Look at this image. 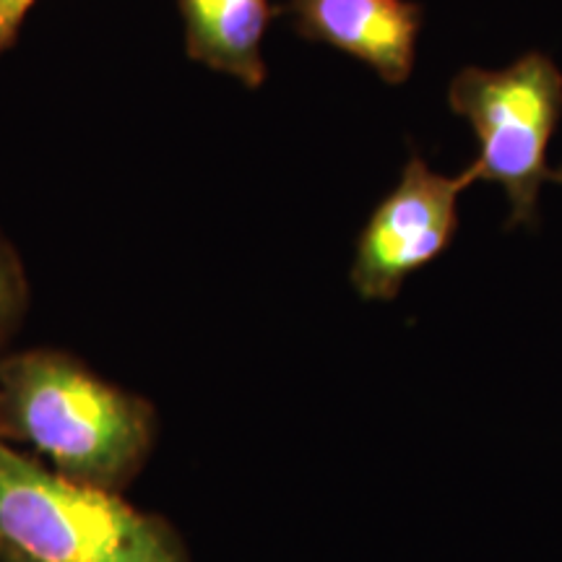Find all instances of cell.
I'll return each mask as SVG.
<instances>
[{"label":"cell","mask_w":562,"mask_h":562,"mask_svg":"<svg viewBox=\"0 0 562 562\" xmlns=\"http://www.w3.org/2000/svg\"><path fill=\"white\" fill-rule=\"evenodd\" d=\"M0 425L50 459L55 474L112 492L149 451L154 414L66 355L26 351L0 362Z\"/></svg>","instance_id":"6da1fadb"},{"label":"cell","mask_w":562,"mask_h":562,"mask_svg":"<svg viewBox=\"0 0 562 562\" xmlns=\"http://www.w3.org/2000/svg\"><path fill=\"white\" fill-rule=\"evenodd\" d=\"M0 547L32 562H188L180 539L110 490L70 482L0 440Z\"/></svg>","instance_id":"7a4b0ae2"},{"label":"cell","mask_w":562,"mask_h":562,"mask_svg":"<svg viewBox=\"0 0 562 562\" xmlns=\"http://www.w3.org/2000/svg\"><path fill=\"white\" fill-rule=\"evenodd\" d=\"M448 108L474 131L480 151L467 167L474 182L503 188L508 227H533L562 121V68L539 50L503 68L467 66L451 79Z\"/></svg>","instance_id":"3957f363"},{"label":"cell","mask_w":562,"mask_h":562,"mask_svg":"<svg viewBox=\"0 0 562 562\" xmlns=\"http://www.w3.org/2000/svg\"><path fill=\"white\" fill-rule=\"evenodd\" d=\"M474 178L435 172L412 154L391 193L372 209L357 237L351 286L362 300H396L404 281L430 266L451 245L459 229V201Z\"/></svg>","instance_id":"277c9868"},{"label":"cell","mask_w":562,"mask_h":562,"mask_svg":"<svg viewBox=\"0 0 562 562\" xmlns=\"http://www.w3.org/2000/svg\"><path fill=\"white\" fill-rule=\"evenodd\" d=\"M284 13L300 37L351 55L389 87L414 74L425 24L417 0H286Z\"/></svg>","instance_id":"5b68a950"},{"label":"cell","mask_w":562,"mask_h":562,"mask_svg":"<svg viewBox=\"0 0 562 562\" xmlns=\"http://www.w3.org/2000/svg\"><path fill=\"white\" fill-rule=\"evenodd\" d=\"M191 60L243 87L266 81L263 40L273 11L269 0H178Z\"/></svg>","instance_id":"8992f818"},{"label":"cell","mask_w":562,"mask_h":562,"mask_svg":"<svg viewBox=\"0 0 562 562\" xmlns=\"http://www.w3.org/2000/svg\"><path fill=\"white\" fill-rule=\"evenodd\" d=\"M26 300L24 277L16 256L9 250V245L0 240V336L9 334L16 321L21 318Z\"/></svg>","instance_id":"52a82bcc"},{"label":"cell","mask_w":562,"mask_h":562,"mask_svg":"<svg viewBox=\"0 0 562 562\" xmlns=\"http://www.w3.org/2000/svg\"><path fill=\"white\" fill-rule=\"evenodd\" d=\"M34 3L37 0H0V53H5L13 45Z\"/></svg>","instance_id":"ba28073f"},{"label":"cell","mask_w":562,"mask_h":562,"mask_svg":"<svg viewBox=\"0 0 562 562\" xmlns=\"http://www.w3.org/2000/svg\"><path fill=\"white\" fill-rule=\"evenodd\" d=\"M0 562H32V560L21 558V554L5 550V547H0Z\"/></svg>","instance_id":"9c48e42d"},{"label":"cell","mask_w":562,"mask_h":562,"mask_svg":"<svg viewBox=\"0 0 562 562\" xmlns=\"http://www.w3.org/2000/svg\"><path fill=\"white\" fill-rule=\"evenodd\" d=\"M550 182H558V186H562V165L552 167V172H550Z\"/></svg>","instance_id":"30bf717a"}]
</instances>
